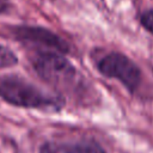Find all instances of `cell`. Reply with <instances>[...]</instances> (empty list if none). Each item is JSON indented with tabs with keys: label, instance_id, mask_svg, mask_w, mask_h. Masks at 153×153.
<instances>
[{
	"label": "cell",
	"instance_id": "obj_7",
	"mask_svg": "<svg viewBox=\"0 0 153 153\" xmlns=\"http://www.w3.org/2000/svg\"><path fill=\"white\" fill-rule=\"evenodd\" d=\"M140 24L146 31L153 35V10H147L140 16Z\"/></svg>",
	"mask_w": 153,
	"mask_h": 153
},
{
	"label": "cell",
	"instance_id": "obj_9",
	"mask_svg": "<svg viewBox=\"0 0 153 153\" xmlns=\"http://www.w3.org/2000/svg\"><path fill=\"white\" fill-rule=\"evenodd\" d=\"M152 72H153V67H152Z\"/></svg>",
	"mask_w": 153,
	"mask_h": 153
},
{
	"label": "cell",
	"instance_id": "obj_5",
	"mask_svg": "<svg viewBox=\"0 0 153 153\" xmlns=\"http://www.w3.org/2000/svg\"><path fill=\"white\" fill-rule=\"evenodd\" d=\"M41 153H106L91 141H50L39 148Z\"/></svg>",
	"mask_w": 153,
	"mask_h": 153
},
{
	"label": "cell",
	"instance_id": "obj_2",
	"mask_svg": "<svg viewBox=\"0 0 153 153\" xmlns=\"http://www.w3.org/2000/svg\"><path fill=\"white\" fill-rule=\"evenodd\" d=\"M0 98L14 106L44 111L60 110L65 104L61 94L45 91L16 73L0 75Z\"/></svg>",
	"mask_w": 153,
	"mask_h": 153
},
{
	"label": "cell",
	"instance_id": "obj_6",
	"mask_svg": "<svg viewBox=\"0 0 153 153\" xmlns=\"http://www.w3.org/2000/svg\"><path fill=\"white\" fill-rule=\"evenodd\" d=\"M18 61L17 54L8 47L0 43V68L13 67L18 63Z\"/></svg>",
	"mask_w": 153,
	"mask_h": 153
},
{
	"label": "cell",
	"instance_id": "obj_4",
	"mask_svg": "<svg viewBox=\"0 0 153 153\" xmlns=\"http://www.w3.org/2000/svg\"><path fill=\"white\" fill-rule=\"evenodd\" d=\"M98 72L110 79L118 80L129 92H134L141 84L140 67L127 55L120 51H109L96 62Z\"/></svg>",
	"mask_w": 153,
	"mask_h": 153
},
{
	"label": "cell",
	"instance_id": "obj_8",
	"mask_svg": "<svg viewBox=\"0 0 153 153\" xmlns=\"http://www.w3.org/2000/svg\"><path fill=\"white\" fill-rule=\"evenodd\" d=\"M11 6H12L11 0H0V14L7 13L11 8Z\"/></svg>",
	"mask_w": 153,
	"mask_h": 153
},
{
	"label": "cell",
	"instance_id": "obj_3",
	"mask_svg": "<svg viewBox=\"0 0 153 153\" xmlns=\"http://www.w3.org/2000/svg\"><path fill=\"white\" fill-rule=\"evenodd\" d=\"M8 36L31 48L32 50H47L59 54L71 51L69 44L54 31L37 25H13L7 29Z\"/></svg>",
	"mask_w": 153,
	"mask_h": 153
},
{
	"label": "cell",
	"instance_id": "obj_1",
	"mask_svg": "<svg viewBox=\"0 0 153 153\" xmlns=\"http://www.w3.org/2000/svg\"><path fill=\"white\" fill-rule=\"evenodd\" d=\"M35 73L59 91L85 96L90 85L85 76L62 54L47 50H32L27 57Z\"/></svg>",
	"mask_w": 153,
	"mask_h": 153
}]
</instances>
